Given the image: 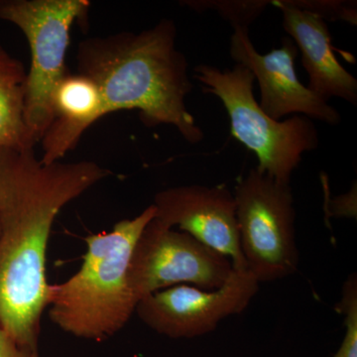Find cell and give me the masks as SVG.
<instances>
[{
	"instance_id": "1",
	"label": "cell",
	"mask_w": 357,
	"mask_h": 357,
	"mask_svg": "<svg viewBox=\"0 0 357 357\" xmlns=\"http://www.w3.org/2000/svg\"><path fill=\"white\" fill-rule=\"evenodd\" d=\"M112 175L96 162L43 164L34 149L0 148V328L40 357L49 285L46 253L60 211Z\"/></svg>"
},
{
	"instance_id": "2",
	"label": "cell",
	"mask_w": 357,
	"mask_h": 357,
	"mask_svg": "<svg viewBox=\"0 0 357 357\" xmlns=\"http://www.w3.org/2000/svg\"><path fill=\"white\" fill-rule=\"evenodd\" d=\"M176 37L177 28L170 20L139 33L91 37L79 44L77 70L98 84L102 117L137 109L148 128L172 126L185 141L197 144L204 135L185 105L192 84Z\"/></svg>"
},
{
	"instance_id": "3",
	"label": "cell",
	"mask_w": 357,
	"mask_h": 357,
	"mask_svg": "<svg viewBox=\"0 0 357 357\" xmlns=\"http://www.w3.org/2000/svg\"><path fill=\"white\" fill-rule=\"evenodd\" d=\"M155 213L150 204L137 217L117 222L112 231L86 237L81 269L67 281L49 285V317L61 330L102 342L128 323L138 304L129 287V262L141 232Z\"/></svg>"
},
{
	"instance_id": "4",
	"label": "cell",
	"mask_w": 357,
	"mask_h": 357,
	"mask_svg": "<svg viewBox=\"0 0 357 357\" xmlns=\"http://www.w3.org/2000/svg\"><path fill=\"white\" fill-rule=\"evenodd\" d=\"M194 73L203 84L202 91L222 100L229 114L232 136L256 155V169L277 182L290 184L303 154L319 146L314 121L304 115H293L283 121L268 116L253 93L255 76L243 65L220 70L202 64Z\"/></svg>"
},
{
	"instance_id": "5",
	"label": "cell",
	"mask_w": 357,
	"mask_h": 357,
	"mask_svg": "<svg viewBox=\"0 0 357 357\" xmlns=\"http://www.w3.org/2000/svg\"><path fill=\"white\" fill-rule=\"evenodd\" d=\"M89 6L88 0H0V20L17 26L31 51L24 119L36 144L54 121V93L69 73L66 56L70 28L86 17Z\"/></svg>"
},
{
	"instance_id": "6",
	"label": "cell",
	"mask_w": 357,
	"mask_h": 357,
	"mask_svg": "<svg viewBox=\"0 0 357 357\" xmlns=\"http://www.w3.org/2000/svg\"><path fill=\"white\" fill-rule=\"evenodd\" d=\"M241 252L258 283L292 276L299 268L292 188L250 169L234 192Z\"/></svg>"
},
{
	"instance_id": "7",
	"label": "cell",
	"mask_w": 357,
	"mask_h": 357,
	"mask_svg": "<svg viewBox=\"0 0 357 357\" xmlns=\"http://www.w3.org/2000/svg\"><path fill=\"white\" fill-rule=\"evenodd\" d=\"M232 272L231 261L222 253L154 218L134 246L128 283L139 302L148 295L178 285L217 290Z\"/></svg>"
},
{
	"instance_id": "8",
	"label": "cell",
	"mask_w": 357,
	"mask_h": 357,
	"mask_svg": "<svg viewBox=\"0 0 357 357\" xmlns=\"http://www.w3.org/2000/svg\"><path fill=\"white\" fill-rule=\"evenodd\" d=\"M259 291L248 270L234 272L217 290L190 285L164 289L141 299L135 312L154 332L174 340L213 333L222 319L243 312Z\"/></svg>"
},
{
	"instance_id": "9",
	"label": "cell",
	"mask_w": 357,
	"mask_h": 357,
	"mask_svg": "<svg viewBox=\"0 0 357 357\" xmlns=\"http://www.w3.org/2000/svg\"><path fill=\"white\" fill-rule=\"evenodd\" d=\"M230 39V56L236 64L248 68L260 88L259 107L274 121L286 115H304L310 119L337 126L342 116L337 109L301 83L295 69L298 48L290 37L281 40L280 48L259 54L248 28L236 27Z\"/></svg>"
},
{
	"instance_id": "10",
	"label": "cell",
	"mask_w": 357,
	"mask_h": 357,
	"mask_svg": "<svg viewBox=\"0 0 357 357\" xmlns=\"http://www.w3.org/2000/svg\"><path fill=\"white\" fill-rule=\"evenodd\" d=\"M155 218L178 227L229 258L237 271L248 270L241 252L234 192L225 185L169 188L154 197Z\"/></svg>"
},
{
	"instance_id": "11",
	"label": "cell",
	"mask_w": 357,
	"mask_h": 357,
	"mask_svg": "<svg viewBox=\"0 0 357 357\" xmlns=\"http://www.w3.org/2000/svg\"><path fill=\"white\" fill-rule=\"evenodd\" d=\"M271 3L280 9L284 29L302 54L310 79L307 89L326 102L338 98L356 105L357 79L335 57L326 21L293 6L291 1L274 0Z\"/></svg>"
},
{
	"instance_id": "12",
	"label": "cell",
	"mask_w": 357,
	"mask_h": 357,
	"mask_svg": "<svg viewBox=\"0 0 357 357\" xmlns=\"http://www.w3.org/2000/svg\"><path fill=\"white\" fill-rule=\"evenodd\" d=\"M54 121L40 142L42 163H57L74 149L84 131L102 117V98L91 77L68 73L53 98Z\"/></svg>"
},
{
	"instance_id": "13",
	"label": "cell",
	"mask_w": 357,
	"mask_h": 357,
	"mask_svg": "<svg viewBox=\"0 0 357 357\" xmlns=\"http://www.w3.org/2000/svg\"><path fill=\"white\" fill-rule=\"evenodd\" d=\"M24 66L0 45V148L34 149L24 119Z\"/></svg>"
},
{
	"instance_id": "14",
	"label": "cell",
	"mask_w": 357,
	"mask_h": 357,
	"mask_svg": "<svg viewBox=\"0 0 357 357\" xmlns=\"http://www.w3.org/2000/svg\"><path fill=\"white\" fill-rule=\"evenodd\" d=\"M270 1H185V6L194 9V10L202 11L213 10L217 11L223 18L229 21L232 27L248 28L264 11V9L269 6Z\"/></svg>"
},
{
	"instance_id": "15",
	"label": "cell",
	"mask_w": 357,
	"mask_h": 357,
	"mask_svg": "<svg viewBox=\"0 0 357 357\" xmlns=\"http://www.w3.org/2000/svg\"><path fill=\"white\" fill-rule=\"evenodd\" d=\"M335 310L344 316L345 328L340 349L333 357H357V277L349 275Z\"/></svg>"
},
{
	"instance_id": "16",
	"label": "cell",
	"mask_w": 357,
	"mask_h": 357,
	"mask_svg": "<svg viewBox=\"0 0 357 357\" xmlns=\"http://www.w3.org/2000/svg\"><path fill=\"white\" fill-rule=\"evenodd\" d=\"M0 357H32L16 344L10 335L0 328Z\"/></svg>"
}]
</instances>
